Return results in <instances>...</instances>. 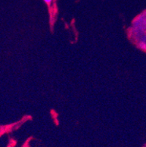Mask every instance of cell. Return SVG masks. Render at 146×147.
Wrapping results in <instances>:
<instances>
[{
    "label": "cell",
    "mask_w": 146,
    "mask_h": 147,
    "mask_svg": "<svg viewBox=\"0 0 146 147\" xmlns=\"http://www.w3.org/2000/svg\"><path fill=\"white\" fill-rule=\"evenodd\" d=\"M133 34L138 37V45L140 49H146V11L140 15L133 22Z\"/></svg>",
    "instance_id": "6da1fadb"
},
{
    "label": "cell",
    "mask_w": 146,
    "mask_h": 147,
    "mask_svg": "<svg viewBox=\"0 0 146 147\" xmlns=\"http://www.w3.org/2000/svg\"><path fill=\"white\" fill-rule=\"evenodd\" d=\"M43 1H44V2H45L46 4H48V5H49V4L51 3L52 1H53V0H43Z\"/></svg>",
    "instance_id": "7a4b0ae2"
}]
</instances>
